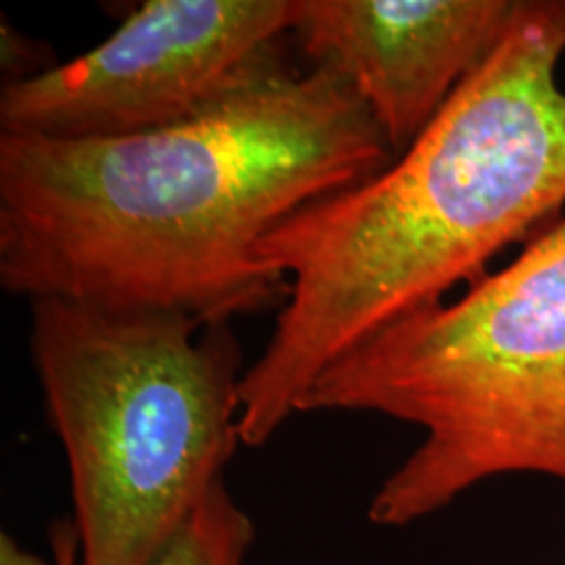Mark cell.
Returning <instances> with one entry per match:
<instances>
[{"instance_id": "6da1fadb", "label": "cell", "mask_w": 565, "mask_h": 565, "mask_svg": "<svg viewBox=\"0 0 565 565\" xmlns=\"http://www.w3.org/2000/svg\"><path fill=\"white\" fill-rule=\"evenodd\" d=\"M394 162L356 93L285 61L191 120L111 139L0 132V285L203 327L285 303L266 233Z\"/></svg>"}, {"instance_id": "7a4b0ae2", "label": "cell", "mask_w": 565, "mask_h": 565, "mask_svg": "<svg viewBox=\"0 0 565 565\" xmlns=\"http://www.w3.org/2000/svg\"><path fill=\"white\" fill-rule=\"evenodd\" d=\"M565 0H524L505 39L380 174L308 203L258 245L289 281L273 335L242 380L243 446L298 415L315 380L565 203Z\"/></svg>"}, {"instance_id": "3957f363", "label": "cell", "mask_w": 565, "mask_h": 565, "mask_svg": "<svg viewBox=\"0 0 565 565\" xmlns=\"http://www.w3.org/2000/svg\"><path fill=\"white\" fill-rule=\"evenodd\" d=\"M373 413L424 440L369 503L404 527L492 478L565 480V218L461 300L431 303L329 364L300 413Z\"/></svg>"}, {"instance_id": "277c9868", "label": "cell", "mask_w": 565, "mask_h": 565, "mask_svg": "<svg viewBox=\"0 0 565 565\" xmlns=\"http://www.w3.org/2000/svg\"><path fill=\"white\" fill-rule=\"evenodd\" d=\"M30 308L81 565H147L242 445V345L231 324L181 315L53 298Z\"/></svg>"}, {"instance_id": "5b68a950", "label": "cell", "mask_w": 565, "mask_h": 565, "mask_svg": "<svg viewBox=\"0 0 565 565\" xmlns=\"http://www.w3.org/2000/svg\"><path fill=\"white\" fill-rule=\"evenodd\" d=\"M296 0H145L109 39L0 93V132L111 139L191 120L281 65Z\"/></svg>"}, {"instance_id": "8992f818", "label": "cell", "mask_w": 565, "mask_h": 565, "mask_svg": "<svg viewBox=\"0 0 565 565\" xmlns=\"http://www.w3.org/2000/svg\"><path fill=\"white\" fill-rule=\"evenodd\" d=\"M524 0H296L312 67L363 102L394 158L505 39Z\"/></svg>"}, {"instance_id": "52a82bcc", "label": "cell", "mask_w": 565, "mask_h": 565, "mask_svg": "<svg viewBox=\"0 0 565 565\" xmlns=\"http://www.w3.org/2000/svg\"><path fill=\"white\" fill-rule=\"evenodd\" d=\"M254 541V520L233 499L224 478L182 520L147 565H245Z\"/></svg>"}, {"instance_id": "ba28073f", "label": "cell", "mask_w": 565, "mask_h": 565, "mask_svg": "<svg viewBox=\"0 0 565 565\" xmlns=\"http://www.w3.org/2000/svg\"><path fill=\"white\" fill-rule=\"evenodd\" d=\"M41 53L36 42L28 41L11 23H2V72L4 84L25 81L41 74Z\"/></svg>"}, {"instance_id": "9c48e42d", "label": "cell", "mask_w": 565, "mask_h": 565, "mask_svg": "<svg viewBox=\"0 0 565 565\" xmlns=\"http://www.w3.org/2000/svg\"><path fill=\"white\" fill-rule=\"evenodd\" d=\"M49 543L55 565H81V546L72 520H57L49 530Z\"/></svg>"}, {"instance_id": "30bf717a", "label": "cell", "mask_w": 565, "mask_h": 565, "mask_svg": "<svg viewBox=\"0 0 565 565\" xmlns=\"http://www.w3.org/2000/svg\"><path fill=\"white\" fill-rule=\"evenodd\" d=\"M0 565H49L36 553L23 546L9 534H0Z\"/></svg>"}]
</instances>
